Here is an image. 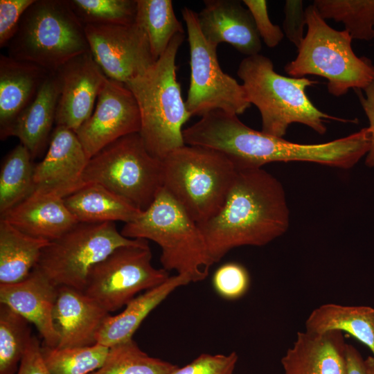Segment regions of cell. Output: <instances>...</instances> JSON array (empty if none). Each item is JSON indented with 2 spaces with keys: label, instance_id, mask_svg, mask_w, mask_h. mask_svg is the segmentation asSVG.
<instances>
[{
  "label": "cell",
  "instance_id": "cell-25",
  "mask_svg": "<svg viewBox=\"0 0 374 374\" xmlns=\"http://www.w3.org/2000/svg\"><path fill=\"white\" fill-rule=\"evenodd\" d=\"M69 210L80 223H103L136 219L142 213L126 199L105 186L86 183L64 198Z\"/></svg>",
  "mask_w": 374,
  "mask_h": 374
},
{
  "label": "cell",
  "instance_id": "cell-38",
  "mask_svg": "<svg viewBox=\"0 0 374 374\" xmlns=\"http://www.w3.org/2000/svg\"><path fill=\"white\" fill-rule=\"evenodd\" d=\"M35 0H0V48L6 47L15 35L20 20Z\"/></svg>",
  "mask_w": 374,
  "mask_h": 374
},
{
  "label": "cell",
  "instance_id": "cell-10",
  "mask_svg": "<svg viewBox=\"0 0 374 374\" xmlns=\"http://www.w3.org/2000/svg\"><path fill=\"white\" fill-rule=\"evenodd\" d=\"M137 240L124 237L114 222H78L43 249L35 267L56 286L83 291L94 265Z\"/></svg>",
  "mask_w": 374,
  "mask_h": 374
},
{
  "label": "cell",
  "instance_id": "cell-26",
  "mask_svg": "<svg viewBox=\"0 0 374 374\" xmlns=\"http://www.w3.org/2000/svg\"><path fill=\"white\" fill-rule=\"evenodd\" d=\"M345 332L366 346L374 357V308L335 303L320 305L305 321V331L322 334Z\"/></svg>",
  "mask_w": 374,
  "mask_h": 374
},
{
  "label": "cell",
  "instance_id": "cell-11",
  "mask_svg": "<svg viewBox=\"0 0 374 374\" xmlns=\"http://www.w3.org/2000/svg\"><path fill=\"white\" fill-rule=\"evenodd\" d=\"M186 23L190 49V79L186 100L191 116H203L222 110L242 114L251 107L242 84L224 73L218 62L216 50L204 37L197 13L191 8L181 10Z\"/></svg>",
  "mask_w": 374,
  "mask_h": 374
},
{
  "label": "cell",
  "instance_id": "cell-35",
  "mask_svg": "<svg viewBox=\"0 0 374 374\" xmlns=\"http://www.w3.org/2000/svg\"><path fill=\"white\" fill-rule=\"evenodd\" d=\"M212 283L220 296L226 300H235L247 292L250 277L243 265L237 262H227L216 269Z\"/></svg>",
  "mask_w": 374,
  "mask_h": 374
},
{
  "label": "cell",
  "instance_id": "cell-4",
  "mask_svg": "<svg viewBox=\"0 0 374 374\" xmlns=\"http://www.w3.org/2000/svg\"><path fill=\"white\" fill-rule=\"evenodd\" d=\"M184 36V33L175 35L144 73L125 83L140 109L139 134L143 143L151 155L161 161L185 145L182 126L191 117L176 73V56Z\"/></svg>",
  "mask_w": 374,
  "mask_h": 374
},
{
  "label": "cell",
  "instance_id": "cell-8",
  "mask_svg": "<svg viewBox=\"0 0 374 374\" xmlns=\"http://www.w3.org/2000/svg\"><path fill=\"white\" fill-rule=\"evenodd\" d=\"M6 48L8 56L51 72L89 51L84 25L69 0H35Z\"/></svg>",
  "mask_w": 374,
  "mask_h": 374
},
{
  "label": "cell",
  "instance_id": "cell-19",
  "mask_svg": "<svg viewBox=\"0 0 374 374\" xmlns=\"http://www.w3.org/2000/svg\"><path fill=\"white\" fill-rule=\"evenodd\" d=\"M109 313L83 291L57 287L53 319L58 348L83 347L96 343V335Z\"/></svg>",
  "mask_w": 374,
  "mask_h": 374
},
{
  "label": "cell",
  "instance_id": "cell-36",
  "mask_svg": "<svg viewBox=\"0 0 374 374\" xmlns=\"http://www.w3.org/2000/svg\"><path fill=\"white\" fill-rule=\"evenodd\" d=\"M238 355L203 353L190 363L176 368L171 374H233Z\"/></svg>",
  "mask_w": 374,
  "mask_h": 374
},
{
  "label": "cell",
  "instance_id": "cell-3",
  "mask_svg": "<svg viewBox=\"0 0 374 374\" xmlns=\"http://www.w3.org/2000/svg\"><path fill=\"white\" fill-rule=\"evenodd\" d=\"M237 74L249 103L260 112L261 131L267 134L283 138L290 125L300 123L322 135L327 131L328 121H355L319 110L305 92L307 87L317 82L305 77L282 75L274 71L272 61L260 53L244 58Z\"/></svg>",
  "mask_w": 374,
  "mask_h": 374
},
{
  "label": "cell",
  "instance_id": "cell-41",
  "mask_svg": "<svg viewBox=\"0 0 374 374\" xmlns=\"http://www.w3.org/2000/svg\"><path fill=\"white\" fill-rule=\"evenodd\" d=\"M365 96L360 91L357 95L362 107L368 118L371 133V143L368 152L366 154L365 163L367 166L374 168V81L364 89Z\"/></svg>",
  "mask_w": 374,
  "mask_h": 374
},
{
  "label": "cell",
  "instance_id": "cell-5",
  "mask_svg": "<svg viewBox=\"0 0 374 374\" xmlns=\"http://www.w3.org/2000/svg\"><path fill=\"white\" fill-rule=\"evenodd\" d=\"M121 233L130 239L157 243L161 249L163 268L175 270L190 282L204 280L214 263L198 224L163 188L145 211L125 224Z\"/></svg>",
  "mask_w": 374,
  "mask_h": 374
},
{
  "label": "cell",
  "instance_id": "cell-34",
  "mask_svg": "<svg viewBox=\"0 0 374 374\" xmlns=\"http://www.w3.org/2000/svg\"><path fill=\"white\" fill-rule=\"evenodd\" d=\"M85 24L127 25L136 21L137 0H69Z\"/></svg>",
  "mask_w": 374,
  "mask_h": 374
},
{
  "label": "cell",
  "instance_id": "cell-23",
  "mask_svg": "<svg viewBox=\"0 0 374 374\" xmlns=\"http://www.w3.org/2000/svg\"><path fill=\"white\" fill-rule=\"evenodd\" d=\"M60 83L57 72H50L35 98L18 116L5 134L17 137L34 159L45 148L55 123Z\"/></svg>",
  "mask_w": 374,
  "mask_h": 374
},
{
  "label": "cell",
  "instance_id": "cell-40",
  "mask_svg": "<svg viewBox=\"0 0 374 374\" xmlns=\"http://www.w3.org/2000/svg\"><path fill=\"white\" fill-rule=\"evenodd\" d=\"M17 374H51L42 357L41 344L35 336L27 346Z\"/></svg>",
  "mask_w": 374,
  "mask_h": 374
},
{
  "label": "cell",
  "instance_id": "cell-1",
  "mask_svg": "<svg viewBox=\"0 0 374 374\" xmlns=\"http://www.w3.org/2000/svg\"><path fill=\"white\" fill-rule=\"evenodd\" d=\"M187 145H199L224 154L237 169L262 168L273 162H308L347 170L370 148L368 127L321 143L291 142L251 129L237 115L211 112L183 131Z\"/></svg>",
  "mask_w": 374,
  "mask_h": 374
},
{
  "label": "cell",
  "instance_id": "cell-43",
  "mask_svg": "<svg viewBox=\"0 0 374 374\" xmlns=\"http://www.w3.org/2000/svg\"><path fill=\"white\" fill-rule=\"evenodd\" d=\"M364 361L367 373L374 374V357L368 356Z\"/></svg>",
  "mask_w": 374,
  "mask_h": 374
},
{
  "label": "cell",
  "instance_id": "cell-24",
  "mask_svg": "<svg viewBox=\"0 0 374 374\" xmlns=\"http://www.w3.org/2000/svg\"><path fill=\"white\" fill-rule=\"evenodd\" d=\"M190 283L176 274L161 285L137 295L116 315L106 317L97 335L96 343L109 348L132 339L143 320L177 288Z\"/></svg>",
  "mask_w": 374,
  "mask_h": 374
},
{
  "label": "cell",
  "instance_id": "cell-30",
  "mask_svg": "<svg viewBox=\"0 0 374 374\" xmlns=\"http://www.w3.org/2000/svg\"><path fill=\"white\" fill-rule=\"evenodd\" d=\"M320 16L344 24L352 39L374 38V0H315Z\"/></svg>",
  "mask_w": 374,
  "mask_h": 374
},
{
  "label": "cell",
  "instance_id": "cell-9",
  "mask_svg": "<svg viewBox=\"0 0 374 374\" xmlns=\"http://www.w3.org/2000/svg\"><path fill=\"white\" fill-rule=\"evenodd\" d=\"M83 181L100 184L144 211L163 188L162 161L149 153L139 133L128 134L89 160Z\"/></svg>",
  "mask_w": 374,
  "mask_h": 374
},
{
  "label": "cell",
  "instance_id": "cell-2",
  "mask_svg": "<svg viewBox=\"0 0 374 374\" xmlns=\"http://www.w3.org/2000/svg\"><path fill=\"white\" fill-rule=\"evenodd\" d=\"M198 226L214 263L235 247L266 245L290 226L284 188L262 168L238 169L220 211Z\"/></svg>",
  "mask_w": 374,
  "mask_h": 374
},
{
  "label": "cell",
  "instance_id": "cell-31",
  "mask_svg": "<svg viewBox=\"0 0 374 374\" xmlns=\"http://www.w3.org/2000/svg\"><path fill=\"white\" fill-rule=\"evenodd\" d=\"M109 349L98 343L73 348L49 347L42 344L41 354L51 374H91L103 366Z\"/></svg>",
  "mask_w": 374,
  "mask_h": 374
},
{
  "label": "cell",
  "instance_id": "cell-18",
  "mask_svg": "<svg viewBox=\"0 0 374 374\" xmlns=\"http://www.w3.org/2000/svg\"><path fill=\"white\" fill-rule=\"evenodd\" d=\"M57 294V286L36 267L19 282L0 284V303L33 324L49 347H57L59 341L53 319Z\"/></svg>",
  "mask_w": 374,
  "mask_h": 374
},
{
  "label": "cell",
  "instance_id": "cell-22",
  "mask_svg": "<svg viewBox=\"0 0 374 374\" xmlns=\"http://www.w3.org/2000/svg\"><path fill=\"white\" fill-rule=\"evenodd\" d=\"M51 71L31 62L0 55V137L35 98Z\"/></svg>",
  "mask_w": 374,
  "mask_h": 374
},
{
  "label": "cell",
  "instance_id": "cell-6",
  "mask_svg": "<svg viewBox=\"0 0 374 374\" xmlns=\"http://www.w3.org/2000/svg\"><path fill=\"white\" fill-rule=\"evenodd\" d=\"M163 188L198 225L222 208L238 169L224 154L186 145L162 160Z\"/></svg>",
  "mask_w": 374,
  "mask_h": 374
},
{
  "label": "cell",
  "instance_id": "cell-21",
  "mask_svg": "<svg viewBox=\"0 0 374 374\" xmlns=\"http://www.w3.org/2000/svg\"><path fill=\"white\" fill-rule=\"evenodd\" d=\"M347 344L340 331L299 332L281 359L285 374H346Z\"/></svg>",
  "mask_w": 374,
  "mask_h": 374
},
{
  "label": "cell",
  "instance_id": "cell-14",
  "mask_svg": "<svg viewBox=\"0 0 374 374\" xmlns=\"http://www.w3.org/2000/svg\"><path fill=\"white\" fill-rule=\"evenodd\" d=\"M141 118L137 101L125 84L107 78L90 117L75 132L90 159L107 145L139 133Z\"/></svg>",
  "mask_w": 374,
  "mask_h": 374
},
{
  "label": "cell",
  "instance_id": "cell-39",
  "mask_svg": "<svg viewBox=\"0 0 374 374\" xmlns=\"http://www.w3.org/2000/svg\"><path fill=\"white\" fill-rule=\"evenodd\" d=\"M303 3L301 0L285 1L283 32L287 38L297 48L304 39V27L306 18Z\"/></svg>",
  "mask_w": 374,
  "mask_h": 374
},
{
  "label": "cell",
  "instance_id": "cell-15",
  "mask_svg": "<svg viewBox=\"0 0 374 374\" xmlns=\"http://www.w3.org/2000/svg\"><path fill=\"white\" fill-rule=\"evenodd\" d=\"M60 83L56 126L75 133L90 117L99 92L107 78L90 51L79 55L57 71Z\"/></svg>",
  "mask_w": 374,
  "mask_h": 374
},
{
  "label": "cell",
  "instance_id": "cell-27",
  "mask_svg": "<svg viewBox=\"0 0 374 374\" xmlns=\"http://www.w3.org/2000/svg\"><path fill=\"white\" fill-rule=\"evenodd\" d=\"M49 242L26 234L0 219V284L15 283L26 278Z\"/></svg>",
  "mask_w": 374,
  "mask_h": 374
},
{
  "label": "cell",
  "instance_id": "cell-42",
  "mask_svg": "<svg viewBox=\"0 0 374 374\" xmlns=\"http://www.w3.org/2000/svg\"><path fill=\"white\" fill-rule=\"evenodd\" d=\"M346 374H368L365 361L360 353L352 345H346Z\"/></svg>",
  "mask_w": 374,
  "mask_h": 374
},
{
  "label": "cell",
  "instance_id": "cell-16",
  "mask_svg": "<svg viewBox=\"0 0 374 374\" xmlns=\"http://www.w3.org/2000/svg\"><path fill=\"white\" fill-rule=\"evenodd\" d=\"M89 160L75 133L55 126L45 157L35 166V190L64 198L84 184L83 174Z\"/></svg>",
  "mask_w": 374,
  "mask_h": 374
},
{
  "label": "cell",
  "instance_id": "cell-12",
  "mask_svg": "<svg viewBox=\"0 0 374 374\" xmlns=\"http://www.w3.org/2000/svg\"><path fill=\"white\" fill-rule=\"evenodd\" d=\"M151 260L147 240L120 247L91 268L83 292L109 313L121 309L169 278L168 271L155 268Z\"/></svg>",
  "mask_w": 374,
  "mask_h": 374
},
{
  "label": "cell",
  "instance_id": "cell-7",
  "mask_svg": "<svg viewBox=\"0 0 374 374\" xmlns=\"http://www.w3.org/2000/svg\"><path fill=\"white\" fill-rule=\"evenodd\" d=\"M307 32L296 57L285 66L293 78L313 75L328 80V92L335 97L349 89H364L374 81V65L354 53L352 37L330 27L312 4L305 9Z\"/></svg>",
  "mask_w": 374,
  "mask_h": 374
},
{
  "label": "cell",
  "instance_id": "cell-33",
  "mask_svg": "<svg viewBox=\"0 0 374 374\" xmlns=\"http://www.w3.org/2000/svg\"><path fill=\"white\" fill-rule=\"evenodd\" d=\"M30 323L0 303V374H17L32 338Z\"/></svg>",
  "mask_w": 374,
  "mask_h": 374
},
{
  "label": "cell",
  "instance_id": "cell-13",
  "mask_svg": "<svg viewBox=\"0 0 374 374\" xmlns=\"http://www.w3.org/2000/svg\"><path fill=\"white\" fill-rule=\"evenodd\" d=\"M93 59L107 78L124 84L144 73L155 62L148 37L132 24H85Z\"/></svg>",
  "mask_w": 374,
  "mask_h": 374
},
{
  "label": "cell",
  "instance_id": "cell-17",
  "mask_svg": "<svg viewBox=\"0 0 374 374\" xmlns=\"http://www.w3.org/2000/svg\"><path fill=\"white\" fill-rule=\"evenodd\" d=\"M197 13L199 29L212 47L228 43L247 56L260 53L261 39L247 8L238 0H204Z\"/></svg>",
  "mask_w": 374,
  "mask_h": 374
},
{
  "label": "cell",
  "instance_id": "cell-32",
  "mask_svg": "<svg viewBox=\"0 0 374 374\" xmlns=\"http://www.w3.org/2000/svg\"><path fill=\"white\" fill-rule=\"evenodd\" d=\"M177 367L149 356L131 339L111 347L103 366L91 374H171Z\"/></svg>",
  "mask_w": 374,
  "mask_h": 374
},
{
  "label": "cell",
  "instance_id": "cell-37",
  "mask_svg": "<svg viewBox=\"0 0 374 374\" xmlns=\"http://www.w3.org/2000/svg\"><path fill=\"white\" fill-rule=\"evenodd\" d=\"M253 19L260 39L269 48L278 45L284 37L283 30L271 23L267 11V2L265 0H243Z\"/></svg>",
  "mask_w": 374,
  "mask_h": 374
},
{
  "label": "cell",
  "instance_id": "cell-20",
  "mask_svg": "<svg viewBox=\"0 0 374 374\" xmlns=\"http://www.w3.org/2000/svg\"><path fill=\"white\" fill-rule=\"evenodd\" d=\"M1 219L26 234L49 242L60 238L78 223L63 197L36 190L1 214Z\"/></svg>",
  "mask_w": 374,
  "mask_h": 374
},
{
  "label": "cell",
  "instance_id": "cell-29",
  "mask_svg": "<svg viewBox=\"0 0 374 374\" xmlns=\"http://www.w3.org/2000/svg\"><path fill=\"white\" fill-rule=\"evenodd\" d=\"M135 22L145 31L155 60L164 53L175 35L184 33L171 0H137Z\"/></svg>",
  "mask_w": 374,
  "mask_h": 374
},
{
  "label": "cell",
  "instance_id": "cell-28",
  "mask_svg": "<svg viewBox=\"0 0 374 374\" xmlns=\"http://www.w3.org/2000/svg\"><path fill=\"white\" fill-rule=\"evenodd\" d=\"M33 157L21 143L4 157L0 170V213L17 205L34 191Z\"/></svg>",
  "mask_w": 374,
  "mask_h": 374
}]
</instances>
